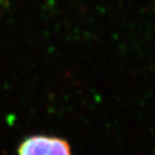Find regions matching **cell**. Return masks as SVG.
<instances>
[{
    "mask_svg": "<svg viewBox=\"0 0 155 155\" xmlns=\"http://www.w3.org/2000/svg\"><path fill=\"white\" fill-rule=\"evenodd\" d=\"M19 155H71L70 146L62 138L33 136L19 147Z\"/></svg>",
    "mask_w": 155,
    "mask_h": 155,
    "instance_id": "6da1fadb",
    "label": "cell"
}]
</instances>
